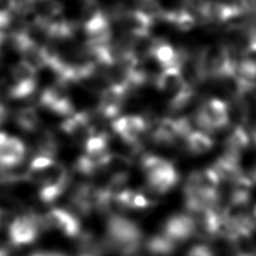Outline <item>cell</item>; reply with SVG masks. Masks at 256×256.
<instances>
[{
	"label": "cell",
	"instance_id": "obj_27",
	"mask_svg": "<svg viewBox=\"0 0 256 256\" xmlns=\"http://www.w3.org/2000/svg\"><path fill=\"white\" fill-rule=\"evenodd\" d=\"M0 256H9V251L6 248L0 246Z\"/></svg>",
	"mask_w": 256,
	"mask_h": 256
},
{
	"label": "cell",
	"instance_id": "obj_18",
	"mask_svg": "<svg viewBox=\"0 0 256 256\" xmlns=\"http://www.w3.org/2000/svg\"><path fill=\"white\" fill-rule=\"evenodd\" d=\"M17 126L25 132H35L40 125V115L36 108L26 106L20 108L15 114Z\"/></svg>",
	"mask_w": 256,
	"mask_h": 256
},
{
	"label": "cell",
	"instance_id": "obj_8",
	"mask_svg": "<svg viewBox=\"0 0 256 256\" xmlns=\"http://www.w3.org/2000/svg\"><path fill=\"white\" fill-rule=\"evenodd\" d=\"M195 224V235L205 239H212L222 235L223 223L220 211L216 206L205 207L189 213Z\"/></svg>",
	"mask_w": 256,
	"mask_h": 256
},
{
	"label": "cell",
	"instance_id": "obj_23",
	"mask_svg": "<svg viewBox=\"0 0 256 256\" xmlns=\"http://www.w3.org/2000/svg\"><path fill=\"white\" fill-rule=\"evenodd\" d=\"M186 256H214V254L206 245H195L188 251Z\"/></svg>",
	"mask_w": 256,
	"mask_h": 256
},
{
	"label": "cell",
	"instance_id": "obj_3",
	"mask_svg": "<svg viewBox=\"0 0 256 256\" xmlns=\"http://www.w3.org/2000/svg\"><path fill=\"white\" fill-rule=\"evenodd\" d=\"M195 121L207 133L222 130L230 123L229 104L220 98H209L197 109Z\"/></svg>",
	"mask_w": 256,
	"mask_h": 256
},
{
	"label": "cell",
	"instance_id": "obj_6",
	"mask_svg": "<svg viewBox=\"0 0 256 256\" xmlns=\"http://www.w3.org/2000/svg\"><path fill=\"white\" fill-rule=\"evenodd\" d=\"M129 90L123 83H110L102 89L97 102V114L104 119H115L129 95Z\"/></svg>",
	"mask_w": 256,
	"mask_h": 256
},
{
	"label": "cell",
	"instance_id": "obj_20",
	"mask_svg": "<svg viewBox=\"0 0 256 256\" xmlns=\"http://www.w3.org/2000/svg\"><path fill=\"white\" fill-rule=\"evenodd\" d=\"M10 84L37 80V70L28 62L21 59L12 66L10 70Z\"/></svg>",
	"mask_w": 256,
	"mask_h": 256
},
{
	"label": "cell",
	"instance_id": "obj_15",
	"mask_svg": "<svg viewBox=\"0 0 256 256\" xmlns=\"http://www.w3.org/2000/svg\"><path fill=\"white\" fill-rule=\"evenodd\" d=\"M187 151L195 155H201L209 152L214 146V140L209 133L200 130H191L184 138Z\"/></svg>",
	"mask_w": 256,
	"mask_h": 256
},
{
	"label": "cell",
	"instance_id": "obj_16",
	"mask_svg": "<svg viewBox=\"0 0 256 256\" xmlns=\"http://www.w3.org/2000/svg\"><path fill=\"white\" fill-rule=\"evenodd\" d=\"M251 142L250 134L245 129L244 125H235L225 139V151L241 155L247 149Z\"/></svg>",
	"mask_w": 256,
	"mask_h": 256
},
{
	"label": "cell",
	"instance_id": "obj_7",
	"mask_svg": "<svg viewBox=\"0 0 256 256\" xmlns=\"http://www.w3.org/2000/svg\"><path fill=\"white\" fill-rule=\"evenodd\" d=\"M43 217L45 230L56 229L69 238H77L81 233V223L75 214L63 208H52Z\"/></svg>",
	"mask_w": 256,
	"mask_h": 256
},
{
	"label": "cell",
	"instance_id": "obj_26",
	"mask_svg": "<svg viewBox=\"0 0 256 256\" xmlns=\"http://www.w3.org/2000/svg\"><path fill=\"white\" fill-rule=\"evenodd\" d=\"M8 137H9V135L6 132L0 131V147L4 144V142L8 139Z\"/></svg>",
	"mask_w": 256,
	"mask_h": 256
},
{
	"label": "cell",
	"instance_id": "obj_25",
	"mask_svg": "<svg viewBox=\"0 0 256 256\" xmlns=\"http://www.w3.org/2000/svg\"><path fill=\"white\" fill-rule=\"evenodd\" d=\"M7 115H8V111H7L6 106L0 102V125L5 122Z\"/></svg>",
	"mask_w": 256,
	"mask_h": 256
},
{
	"label": "cell",
	"instance_id": "obj_17",
	"mask_svg": "<svg viewBox=\"0 0 256 256\" xmlns=\"http://www.w3.org/2000/svg\"><path fill=\"white\" fill-rule=\"evenodd\" d=\"M144 245L146 250L154 256H169L175 252L178 244L161 233L148 238Z\"/></svg>",
	"mask_w": 256,
	"mask_h": 256
},
{
	"label": "cell",
	"instance_id": "obj_31",
	"mask_svg": "<svg viewBox=\"0 0 256 256\" xmlns=\"http://www.w3.org/2000/svg\"><path fill=\"white\" fill-rule=\"evenodd\" d=\"M183 1H185V0H183Z\"/></svg>",
	"mask_w": 256,
	"mask_h": 256
},
{
	"label": "cell",
	"instance_id": "obj_2",
	"mask_svg": "<svg viewBox=\"0 0 256 256\" xmlns=\"http://www.w3.org/2000/svg\"><path fill=\"white\" fill-rule=\"evenodd\" d=\"M141 169L145 174L149 189L165 194L176 186L179 175L171 161L157 155H144L140 161Z\"/></svg>",
	"mask_w": 256,
	"mask_h": 256
},
{
	"label": "cell",
	"instance_id": "obj_10",
	"mask_svg": "<svg viewBox=\"0 0 256 256\" xmlns=\"http://www.w3.org/2000/svg\"><path fill=\"white\" fill-rule=\"evenodd\" d=\"M154 83L156 88L160 92L166 94L168 98L173 97L189 85L184 80L180 67H169L161 69L156 76Z\"/></svg>",
	"mask_w": 256,
	"mask_h": 256
},
{
	"label": "cell",
	"instance_id": "obj_28",
	"mask_svg": "<svg viewBox=\"0 0 256 256\" xmlns=\"http://www.w3.org/2000/svg\"><path fill=\"white\" fill-rule=\"evenodd\" d=\"M252 215H253V217L256 219V205H255L254 208L252 209Z\"/></svg>",
	"mask_w": 256,
	"mask_h": 256
},
{
	"label": "cell",
	"instance_id": "obj_9",
	"mask_svg": "<svg viewBox=\"0 0 256 256\" xmlns=\"http://www.w3.org/2000/svg\"><path fill=\"white\" fill-rule=\"evenodd\" d=\"M162 233L177 244L185 242L195 235L194 220L189 213L174 214L164 223Z\"/></svg>",
	"mask_w": 256,
	"mask_h": 256
},
{
	"label": "cell",
	"instance_id": "obj_30",
	"mask_svg": "<svg viewBox=\"0 0 256 256\" xmlns=\"http://www.w3.org/2000/svg\"><path fill=\"white\" fill-rule=\"evenodd\" d=\"M80 256H96V255H93V254H90V253H83Z\"/></svg>",
	"mask_w": 256,
	"mask_h": 256
},
{
	"label": "cell",
	"instance_id": "obj_14",
	"mask_svg": "<svg viewBox=\"0 0 256 256\" xmlns=\"http://www.w3.org/2000/svg\"><path fill=\"white\" fill-rule=\"evenodd\" d=\"M113 202L124 209H146L153 202L140 191L133 189H120L113 196Z\"/></svg>",
	"mask_w": 256,
	"mask_h": 256
},
{
	"label": "cell",
	"instance_id": "obj_13",
	"mask_svg": "<svg viewBox=\"0 0 256 256\" xmlns=\"http://www.w3.org/2000/svg\"><path fill=\"white\" fill-rule=\"evenodd\" d=\"M250 230H233L224 237L228 240L233 256H256V240Z\"/></svg>",
	"mask_w": 256,
	"mask_h": 256
},
{
	"label": "cell",
	"instance_id": "obj_1",
	"mask_svg": "<svg viewBox=\"0 0 256 256\" xmlns=\"http://www.w3.org/2000/svg\"><path fill=\"white\" fill-rule=\"evenodd\" d=\"M143 245V233L137 223L119 214H110L106 222L104 249L120 256H133Z\"/></svg>",
	"mask_w": 256,
	"mask_h": 256
},
{
	"label": "cell",
	"instance_id": "obj_5",
	"mask_svg": "<svg viewBox=\"0 0 256 256\" xmlns=\"http://www.w3.org/2000/svg\"><path fill=\"white\" fill-rule=\"evenodd\" d=\"M149 125L150 123L145 117L129 114L113 119L111 128L122 142L137 148L140 145L142 137L148 133Z\"/></svg>",
	"mask_w": 256,
	"mask_h": 256
},
{
	"label": "cell",
	"instance_id": "obj_19",
	"mask_svg": "<svg viewBox=\"0 0 256 256\" xmlns=\"http://www.w3.org/2000/svg\"><path fill=\"white\" fill-rule=\"evenodd\" d=\"M68 183H69V178L49 181L41 184V187L38 192L39 199L43 203H51L55 201L67 189Z\"/></svg>",
	"mask_w": 256,
	"mask_h": 256
},
{
	"label": "cell",
	"instance_id": "obj_11",
	"mask_svg": "<svg viewBox=\"0 0 256 256\" xmlns=\"http://www.w3.org/2000/svg\"><path fill=\"white\" fill-rule=\"evenodd\" d=\"M26 155V146L18 137L9 136L0 147V170L14 169L19 166Z\"/></svg>",
	"mask_w": 256,
	"mask_h": 256
},
{
	"label": "cell",
	"instance_id": "obj_21",
	"mask_svg": "<svg viewBox=\"0 0 256 256\" xmlns=\"http://www.w3.org/2000/svg\"><path fill=\"white\" fill-rule=\"evenodd\" d=\"M56 163L54 157L44 155V154H36L29 163V172H41L44 171Z\"/></svg>",
	"mask_w": 256,
	"mask_h": 256
},
{
	"label": "cell",
	"instance_id": "obj_24",
	"mask_svg": "<svg viewBox=\"0 0 256 256\" xmlns=\"http://www.w3.org/2000/svg\"><path fill=\"white\" fill-rule=\"evenodd\" d=\"M12 19H13V15L0 12V30L4 31L5 29H7L10 26Z\"/></svg>",
	"mask_w": 256,
	"mask_h": 256
},
{
	"label": "cell",
	"instance_id": "obj_4",
	"mask_svg": "<svg viewBox=\"0 0 256 256\" xmlns=\"http://www.w3.org/2000/svg\"><path fill=\"white\" fill-rule=\"evenodd\" d=\"M42 230H45L42 216L35 213L22 214L9 224L8 238L12 246H25L34 242Z\"/></svg>",
	"mask_w": 256,
	"mask_h": 256
},
{
	"label": "cell",
	"instance_id": "obj_29",
	"mask_svg": "<svg viewBox=\"0 0 256 256\" xmlns=\"http://www.w3.org/2000/svg\"><path fill=\"white\" fill-rule=\"evenodd\" d=\"M2 220H3V211L0 209V226H1Z\"/></svg>",
	"mask_w": 256,
	"mask_h": 256
},
{
	"label": "cell",
	"instance_id": "obj_22",
	"mask_svg": "<svg viewBox=\"0 0 256 256\" xmlns=\"http://www.w3.org/2000/svg\"><path fill=\"white\" fill-rule=\"evenodd\" d=\"M20 7L18 0H0V12L13 15L17 13Z\"/></svg>",
	"mask_w": 256,
	"mask_h": 256
},
{
	"label": "cell",
	"instance_id": "obj_12",
	"mask_svg": "<svg viewBox=\"0 0 256 256\" xmlns=\"http://www.w3.org/2000/svg\"><path fill=\"white\" fill-rule=\"evenodd\" d=\"M211 167L221 182L226 181L231 183L244 174L240 166V156L228 151H225L219 156Z\"/></svg>",
	"mask_w": 256,
	"mask_h": 256
}]
</instances>
